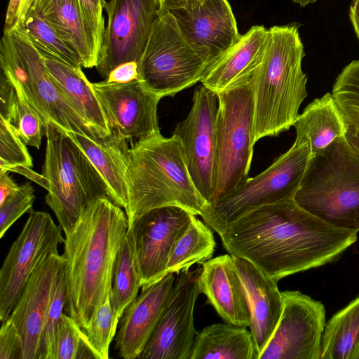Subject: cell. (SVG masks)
<instances>
[{"instance_id":"cell-20","label":"cell","mask_w":359,"mask_h":359,"mask_svg":"<svg viewBox=\"0 0 359 359\" xmlns=\"http://www.w3.org/2000/svg\"><path fill=\"white\" fill-rule=\"evenodd\" d=\"M174 273L141 287L140 294L126 307L115 339L118 355L124 359L138 358L154 332L170 299Z\"/></svg>"},{"instance_id":"cell-14","label":"cell","mask_w":359,"mask_h":359,"mask_svg":"<svg viewBox=\"0 0 359 359\" xmlns=\"http://www.w3.org/2000/svg\"><path fill=\"white\" fill-rule=\"evenodd\" d=\"M201 267L177 274L165 310L139 359H190L198 334L194 311Z\"/></svg>"},{"instance_id":"cell-1","label":"cell","mask_w":359,"mask_h":359,"mask_svg":"<svg viewBox=\"0 0 359 359\" xmlns=\"http://www.w3.org/2000/svg\"><path fill=\"white\" fill-rule=\"evenodd\" d=\"M219 236L230 255L278 282L333 261L356 241L358 232L330 226L291 198L246 213Z\"/></svg>"},{"instance_id":"cell-10","label":"cell","mask_w":359,"mask_h":359,"mask_svg":"<svg viewBox=\"0 0 359 359\" xmlns=\"http://www.w3.org/2000/svg\"><path fill=\"white\" fill-rule=\"evenodd\" d=\"M217 95L212 203L248 177L254 147L252 144L254 106L250 79Z\"/></svg>"},{"instance_id":"cell-32","label":"cell","mask_w":359,"mask_h":359,"mask_svg":"<svg viewBox=\"0 0 359 359\" xmlns=\"http://www.w3.org/2000/svg\"><path fill=\"white\" fill-rule=\"evenodd\" d=\"M332 94L344 118V137L359 156V60H353L342 69Z\"/></svg>"},{"instance_id":"cell-43","label":"cell","mask_w":359,"mask_h":359,"mask_svg":"<svg viewBox=\"0 0 359 359\" xmlns=\"http://www.w3.org/2000/svg\"><path fill=\"white\" fill-rule=\"evenodd\" d=\"M36 0H9L6 9L4 32L21 27Z\"/></svg>"},{"instance_id":"cell-45","label":"cell","mask_w":359,"mask_h":359,"mask_svg":"<svg viewBox=\"0 0 359 359\" xmlns=\"http://www.w3.org/2000/svg\"><path fill=\"white\" fill-rule=\"evenodd\" d=\"M20 187L21 185H18L7 172L0 171V204L17 192Z\"/></svg>"},{"instance_id":"cell-50","label":"cell","mask_w":359,"mask_h":359,"mask_svg":"<svg viewBox=\"0 0 359 359\" xmlns=\"http://www.w3.org/2000/svg\"><path fill=\"white\" fill-rule=\"evenodd\" d=\"M353 359H359V345L354 354Z\"/></svg>"},{"instance_id":"cell-49","label":"cell","mask_w":359,"mask_h":359,"mask_svg":"<svg viewBox=\"0 0 359 359\" xmlns=\"http://www.w3.org/2000/svg\"><path fill=\"white\" fill-rule=\"evenodd\" d=\"M293 2L299 4L301 7H305L310 4L315 3L319 0H292Z\"/></svg>"},{"instance_id":"cell-3","label":"cell","mask_w":359,"mask_h":359,"mask_svg":"<svg viewBox=\"0 0 359 359\" xmlns=\"http://www.w3.org/2000/svg\"><path fill=\"white\" fill-rule=\"evenodd\" d=\"M297 22L268 29L263 56L250 83L254 114L252 144L294 126L307 96V76L302 70L304 48Z\"/></svg>"},{"instance_id":"cell-26","label":"cell","mask_w":359,"mask_h":359,"mask_svg":"<svg viewBox=\"0 0 359 359\" xmlns=\"http://www.w3.org/2000/svg\"><path fill=\"white\" fill-rule=\"evenodd\" d=\"M294 126V142L308 144L311 156L345 135L344 118L332 93H327L307 105Z\"/></svg>"},{"instance_id":"cell-39","label":"cell","mask_w":359,"mask_h":359,"mask_svg":"<svg viewBox=\"0 0 359 359\" xmlns=\"http://www.w3.org/2000/svg\"><path fill=\"white\" fill-rule=\"evenodd\" d=\"M82 15L93 53L98 61L102 52L105 32L103 10L105 0H76Z\"/></svg>"},{"instance_id":"cell-29","label":"cell","mask_w":359,"mask_h":359,"mask_svg":"<svg viewBox=\"0 0 359 359\" xmlns=\"http://www.w3.org/2000/svg\"><path fill=\"white\" fill-rule=\"evenodd\" d=\"M359 345V296L326 323L320 359H353Z\"/></svg>"},{"instance_id":"cell-18","label":"cell","mask_w":359,"mask_h":359,"mask_svg":"<svg viewBox=\"0 0 359 359\" xmlns=\"http://www.w3.org/2000/svg\"><path fill=\"white\" fill-rule=\"evenodd\" d=\"M168 11L185 39L208 65L241 35L227 0H202Z\"/></svg>"},{"instance_id":"cell-5","label":"cell","mask_w":359,"mask_h":359,"mask_svg":"<svg viewBox=\"0 0 359 359\" xmlns=\"http://www.w3.org/2000/svg\"><path fill=\"white\" fill-rule=\"evenodd\" d=\"M294 200L332 226L359 231V156L344 136L311 156Z\"/></svg>"},{"instance_id":"cell-4","label":"cell","mask_w":359,"mask_h":359,"mask_svg":"<svg viewBox=\"0 0 359 359\" xmlns=\"http://www.w3.org/2000/svg\"><path fill=\"white\" fill-rule=\"evenodd\" d=\"M126 182L128 226L154 208L177 206L201 217L209 205L191 177L180 141L160 131L131 143Z\"/></svg>"},{"instance_id":"cell-13","label":"cell","mask_w":359,"mask_h":359,"mask_svg":"<svg viewBox=\"0 0 359 359\" xmlns=\"http://www.w3.org/2000/svg\"><path fill=\"white\" fill-rule=\"evenodd\" d=\"M217 94L201 85L194 90L188 116L172 135L179 139L191 177L202 196L212 203L215 181Z\"/></svg>"},{"instance_id":"cell-28","label":"cell","mask_w":359,"mask_h":359,"mask_svg":"<svg viewBox=\"0 0 359 359\" xmlns=\"http://www.w3.org/2000/svg\"><path fill=\"white\" fill-rule=\"evenodd\" d=\"M259 359L250 331L230 323H215L198 332L190 359Z\"/></svg>"},{"instance_id":"cell-16","label":"cell","mask_w":359,"mask_h":359,"mask_svg":"<svg viewBox=\"0 0 359 359\" xmlns=\"http://www.w3.org/2000/svg\"><path fill=\"white\" fill-rule=\"evenodd\" d=\"M192 214L177 206L152 209L137 218L131 232L141 287L166 276L167 265L175 241L188 226Z\"/></svg>"},{"instance_id":"cell-7","label":"cell","mask_w":359,"mask_h":359,"mask_svg":"<svg viewBox=\"0 0 359 359\" xmlns=\"http://www.w3.org/2000/svg\"><path fill=\"white\" fill-rule=\"evenodd\" d=\"M0 67L20 86L26 100L46 123L94 140L104 137L79 114L57 87L44 67L41 55L22 26L4 32Z\"/></svg>"},{"instance_id":"cell-41","label":"cell","mask_w":359,"mask_h":359,"mask_svg":"<svg viewBox=\"0 0 359 359\" xmlns=\"http://www.w3.org/2000/svg\"><path fill=\"white\" fill-rule=\"evenodd\" d=\"M0 359H23L22 344L20 336L8 320L1 322Z\"/></svg>"},{"instance_id":"cell-33","label":"cell","mask_w":359,"mask_h":359,"mask_svg":"<svg viewBox=\"0 0 359 359\" xmlns=\"http://www.w3.org/2000/svg\"><path fill=\"white\" fill-rule=\"evenodd\" d=\"M31 41L42 56L83 67L77 53L55 29L34 9H31L22 25Z\"/></svg>"},{"instance_id":"cell-17","label":"cell","mask_w":359,"mask_h":359,"mask_svg":"<svg viewBox=\"0 0 359 359\" xmlns=\"http://www.w3.org/2000/svg\"><path fill=\"white\" fill-rule=\"evenodd\" d=\"M93 90L112 132L131 143L160 131L157 109L163 98L139 80L124 83L105 80Z\"/></svg>"},{"instance_id":"cell-21","label":"cell","mask_w":359,"mask_h":359,"mask_svg":"<svg viewBox=\"0 0 359 359\" xmlns=\"http://www.w3.org/2000/svg\"><path fill=\"white\" fill-rule=\"evenodd\" d=\"M250 312V332L257 351L271 339L283 311V297L277 282L248 259L232 255Z\"/></svg>"},{"instance_id":"cell-48","label":"cell","mask_w":359,"mask_h":359,"mask_svg":"<svg viewBox=\"0 0 359 359\" xmlns=\"http://www.w3.org/2000/svg\"><path fill=\"white\" fill-rule=\"evenodd\" d=\"M349 18L355 33L359 39V0H351Z\"/></svg>"},{"instance_id":"cell-15","label":"cell","mask_w":359,"mask_h":359,"mask_svg":"<svg viewBox=\"0 0 359 359\" xmlns=\"http://www.w3.org/2000/svg\"><path fill=\"white\" fill-rule=\"evenodd\" d=\"M159 7L156 0H109L102 52L96 66L107 79L117 66L138 62Z\"/></svg>"},{"instance_id":"cell-9","label":"cell","mask_w":359,"mask_h":359,"mask_svg":"<svg viewBox=\"0 0 359 359\" xmlns=\"http://www.w3.org/2000/svg\"><path fill=\"white\" fill-rule=\"evenodd\" d=\"M208 63L181 33L173 15L158 8L137 62L138 80L162 97L201 81Z\"/></svg>"},{"instance_id":"cell-47","label":"cell","mask_w":359,"mask_h":359,"mask_svg":"<svg viewBox=\"0 0 359 359\" xmlns=\"http://www.w3.org/2000/svg\"><path fill=\"white\" fill-rule=\"evenodd\" d=\"M15 172L19 173L29 178L30 180L39 184L40 186L48 189V182L47 179L41 174L33 171L32 168H22L15 170Z\"/></svg>"},{"instance_id":"cell-24","label":"cell","mask_w":359,"mask_h":359,"mask_svg":"<svg viewBox=\"0 0 359 359\" xmlns=\"http://www.w3.org/2000/svg\"><path fill=\"white\" fill-rule=\"evenodd\" d=\"M67 134L80 147L100 175L108 198L125 209L128 141L112 131L109 135L97 140L80 133L67 132Z\"/></svg>"},{"instance_id":"cell-44","label":"cell","mask_w":359,"mask_h":359,"mask_svg":"<svg viewBox=\"0 0 359 359\" xmlns=\"http://www.w3.org/2000/svg\"><path fill=\"white\" fill-rule=\"evenodd\" d=\"M138 80L137 62L123 63L114 68L105 79L109 83H124Z\"/></svg>"},{"instance_id":"cell-42","label":"cell","mask_w":359,"mask_h":359,"mask_svg":"<svg viewBox=\"0 0 359 359\" xmlns=\"http://www.w3.org/2000/svg\"><path fill=\"white\" fill-rule=\"evenodd\" d=\"M18 96L8 77L0 72V116L12 123L17 106Z\"/></svg>"},{"instance_id":"cell-34","label":"cell","mask_w":359,"mask_h":359,"mask_svg":"<svg viewBox=\"0 0 359 359\" xmlns=\"http://www.w3.org/2000/svg\"><path fill=\"white\" fill-rule=\"evenodd\" d=\"M67 296L65 264L58 270L51 290L40 344L39 359H53L59 323Z\"/></svg>"},{"instance_id":"cell-35","label":"cell","mask_w":359,"mask_h":359,"mask_svg":"<svg viewBox=\"0 0 359 359\" xmlns=\"http://www.w3.org/2000/svg\"><path fill=\"white\" fill-rule=\"evenodd\" d=\"M118 322L111 304L109 294L94 313L89 326L82 330L97 359L109 358V346L117 332Z\"/></svg>"},{"instance_id":"cell-36","label":"cell","mask_w":359,"mask_h":359,"mask_svg":"<svg viewBox=\"0 0 359 359\" xmlns=\"http://www.w3.org/2000/svg\"><path fill=\"white\" fill-rule=\"evenodd\" d=\"M95 358L84 333L67 313L62 316L55 338L53 359Z\"/></svg>"},{"instance_id":"cell-38","label":"cell","mask_w":359,"mask_h":359,"mask_svg":"<svg viewBox=\"0 0 359 359\" xmlns=\"http://www.w3.org/2000/svg\"><path fill=\"white\" fill-rule=\"evenodd\" d=\"M32 158L13 126L0 116V171L32 168Z\"/></svg>"},{"instance_id":"cell-27","label":"cell","mask_w":359,"mask_h":359,"mask_svg":"<svg viewBox=\"0 0 359 359\" xmlns=\"http://www.w3.org/2000/svg\"><path fill=\"white\" fill-rule=\"evenodd\" d=\"M34 9L80 57L83 67H96V58L76 0H36Z\"/></svg>"},{"instance_id":"cell-12","label":"cell","mask_w":359,"mask_h":359,"mask_svg":"<svg viewBox=\"0 0 359 359\" xmlns=\"http://www.w3.org/2000/svg\"><path fill=\"white\" fill-rule=\"evenodd\" d=\"M283 311L259 359H320L325 308L299 291L281 292Z\"/></svg>"},{"instance_id":"cell-25","label":"cell","mask_w":359,"mask_h":359,"mask_svg":"<svg viewBox=\"0 0 359 359\" xmlns=\"http://www.w3.org/2000/svg\"><path fill=\"white\" fill-rule=\"evenodd\" d=\"M42 59L50 76L74 108L102 137L109 135L111 130L104 111L82 67L48 57Z\"/></svg>"},{"instance_id":"cell-11","label":"cell","mask_w":359,"mask_h":359,"mask_svg":"<svg viewBox=\"0 0 359 359\" xmlns=\"http://www.w3.org/2000/svg\"><path fill=\"white\" fill-rule=\"evenodd\" d=\"M62 229L43 211L29 212V217L11 245L0 270V320L8 318L22 290L41 258L64 243Z\"/></svg>"},{"instance_id":"cell-19","label":"cell","mask_w":359,"mask_h":359,"mask_svg":"<svg viewBox=\"0 0 359 359\" xmlns=\"http://www.w3.org/2000/svg\"><path fill=\"white\" fill-rule=\"evenodd\" d=\"M65 264V259L58 250L46 253L35 266L6 319L20 336L23 359H39L41 339L53 283L58 270Z\"/></svg>"},{"instance_id":"cell-40","label":"cell","mask_w":359,"mask_h":359,"mask_svg":"<svg viewBox=\"0 0 359 359\" xmlns=\"http://www.w3.org/2000/svg\"><path fill=\"white\" fill-rule=\"evenodd\" d=\"M34 200V189L29 183H26L0 204V238L17 219L32 210Z\"/></svg>"},{"instance_id":"cell-8","label":"cell","mask_w":359,"mask_h":359,"mask_svg":"<svg viewBox=\"0 0 359 359\" xmlns=\"http://www.w3.org/2000/svg\"><path fill=\"white\" fill-rule=\"evenodd\" d=\"M311 155L308 144L294 142L267 169L245 178L209 205L201 216L203 222L219 235L229 224L255 209L294 198Z\"/></svg>"},{"instance_id":"cell-22","label":"cell","mask_w":359,"mask_h":359,"mask_svg":"<svg viewBox=\"0 0 359 359\" xmlns=\"http://www.w3.org/2000/svg\"><path fill=\"white\" fill-rule=\"evenodd\" d=\"M198 285L207 302L226 323L250 327V309L231 255H219L203 263Z\"/></svg>"},{"instance_id":"cell-30","label":"cell","mask_w":359,"mask_h":359,"mask_svg":"<svg viewBox=\"0 0 359 359\" xmlns=\"http://www.w3.org/2000/svg\"><path fill=\"white\" fill-rule=\"evenodd\" d=\"M212 229L192 215L183 233L175 241L170 252L168 273L179 274L196 264H202L211 259L215 249Z\"/></svg>"},{"instance_id":"cell-31","label":"cell","mask_w":359,"mask_h":359,"mask_svg":"<svg viewBox=\"0 0 359 359\" xmlns=\"http://www.w3.org/2000/svg\"><path fill=\"white\" fill-rule=\"evenodd\" d=\"M141 287L132 235L128 229L114 259L110 292L111 304L119 320Z\"/></svg>"},{"instance_id":"cell-46","label":"cell","mask_w":359,"mask_h":359,"mask_svg":"<svg viewBox=\"0 0 359 359\" xmlns=\"http://www.w3.org/2000/svg\"><path fill=\"white\" fill-rule=\"evenodd\" d=\"M200 1L202 0H156L159 8L168 11L180 8H187Z\"/></svg>"},{"instance_id":"cell-2","label":"cell","mask_w":359,"mask_h":359,"mask_svg":"<svg viewBox=\"0 0 359 359\" xmlns=\"http://www.w3.org/2000/svg\"><path fill=\"white\" fill-rule=\"evenodd\" d=\"M128 229L126 212L105 196L91 202L65 234V309L81 330L111 292L114 259Z\"/></svg>"},{"instance_id":"cell-37","label":"cell","mask_w":359,"mask_h":359,"mask_svg":"<svg viewBox=\"0 0 359 359\" xmlns=\"http://www.w3.org/2000/svg\"><path fill=\"white\" fill-rule=\"evenodd\" d=\"M11 81L18 96L15 112L11 124L17 135L26 145L39 149L42 137L46 135V123L26 100L20 86L13 80Z\"/></svg>"},{"instance_id":"cell-6","label":"cell","mask_w":359,"mask_h":359,"mask_svg":"<svg viewBox=\"0 0 359 359\" xmlns=\"http://www.w3.org/2000/svg\"><path fill=\"white\" fill-rule=\"evenodd\" d=\"M45 135L42 175L48 182L45 201L65 234L91 202L107 196V189L88 156L66 132L46 123Z\"/></svg>"},{"instance_id":"cell-23","label":"cell","mask_w":359,"mask_h":359,"mask_svg":"<svg viewBox=\"0 0 359 359\" xmlns=\"http://www.w3.org/2000/svg\"><path fill=\"white\" fill-rule=\"evenodd\" d=\"M267 35L264 25L252 26L207 66L202 85L217 94L249 79L262 60Z\"/></svg>"}]
</instances>
